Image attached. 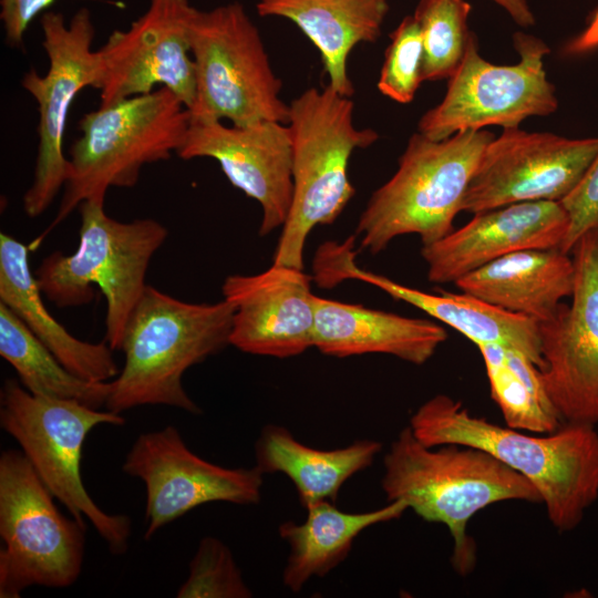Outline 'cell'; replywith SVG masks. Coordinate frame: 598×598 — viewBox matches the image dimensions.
Returning <instances> with one entry per match:
<instances>
[{"mask_svg":"<svg viewBox=\"0 0 598 598\" xmlns=\"http://www.w3.org/2000/svg\"><path fill=\"white\" fill-rule=\"evenodd\" d=\"M598 48V8L592 13L587 27L568 44L571 53H585Z\"/></svg>","mask_w":598,"mask_h":598,"instance_id":"34","label":"cell"},{"mask_svg":"<svg viewBox=\"0 0 598 598\" xmlns=\"http://www.w3.org/2000/svg\"><path fill=\"white\" fill-rule=\"evenodd\" d=\"M177 598H250L229 548L218 538L200 539L189 563L187 579L181 585Z\"/></svg>","mask_w":598,"mask_h":598,"instance_id":"30","label":"cell"},{"mask_svg":"<svg viewBox=\"0 0 598 598\" xmlns=\"http://www.w3.org/2000/svg\"><path fill=\"white\" fill-rule=\"evenodd\" d=\"M476 347L484 361L492 398L507 426L547 434L564 424L559 415L548 411L511 369L502 346L482 343Z\"/></svg>","mask_w":598,"mask_h":598,"instance_id":"29","label":"cell"},{"mask_svg":"<svg viewBox=\"0 0 598 598\" xmlns=\"http://www.w3.org/2000/svg\"><path fill=\"white\" fill-rule=\"evenodd\" d=\"M302 269L271 265L256 275H230L221 287L234 307L229 342L238 350L290 358L313 347L315 295Z\"/></svg>","mask_w":598,"mask_h":598,"instance_id":"19","label":"cell"},{"mask_svg":"<svg viewBox=\"0 0 598 598\" xmlns=\"http://www.w3.org/2000/svg\"><path fill=\"white\" fill-rule=\"evenodd\" d=\"M260 17L292 21L319 50L329 85L339 94L354 93L347 72L352 49L375 42L389 11L388 0H258Z\"/></svg>","mask_w":598,"mask_h":598,"instance_id":"24","label":"cell"},{"mask_svg":"<svg viewBox=\"0 0 598 598\" xmlns=\"http://www.w3.org/2000/svg\"><path fill=\"white\" fill-rule=\"evenodd\" d=\"M390 37L377 86L392 101L408 104L423 82V41L419 23L413 16H408Z\"/></svg>","mask_w":598,"mask_h":598,"instance_id":"31","label":"cell"},{"mask_svg":"<svg viewBox=\"0 0 598 598\" xmlns=\"http://www.w3.org/2000/svg\"><path fill=\"white\" fill-rule=\"evenodd\" d=\"M504 9L513 21L524 28L535 24L534 13L527 0H492Z\"/></svg>","mask_w":598,"mask_h":598,"instance_id":"35","label":"cell"},{"mask_svg":"<svg viewBox=\"0 0 598 598\" xmlns=\"http://www.w3.org/2000/svg\"><path fill=\"white\" fill-rule=\"evenodd\" d=\"M40 23L48 71L40 75L31 68L21 79L39 113L34 175L22 199L29 217L43 214L64 187L69 161L63 138L71 105L83 89H97L102 75L99 52L92 49L95 28L87 8H80L69 22L61 12L49 10Z\"/></svg>","mask_w":598,"mask_h":598,"instance_id":"12","label":"cell"},{"mask_svg":"<svg viewBox=\"0 0 598 598\" xmlns=\"http://www.w3.org/2000/svg\"><path fill=\"white\" fill-rule=\"evenodd\" d=\"M382 489L429 523L446 526L454 549L451 563L462 576L476 564V545L467 535L471 518L504 501L542 503L536 487L484 450L445 444L429 447L405 426L383 458Z\"/></svg>","mask_w":598,"mask_h":598,"instance_id":"2","label":"cell"},{"mask_svg":"<svg viewBox=\"0 0 598 598\" xmlns=\"http://www.w3.org/2000/svg\"><path fill=\"white\" fill-rule=\"evenodd\" d=\"M29 265V247L0 234V302L14 312L32 333L72 373L91 382L114 380L120 370L109 343H92L72 336L49 312Z\"/></svg>","mask_w":598,"mask_h":598,"instance_id":"23","label":"cell"},{"mask_svg":"<svg viewBox=\"0 0 598 598\" xmlns=\"http://www.w3.org/2000/svg\"><path fill=\"white\" fill-rule=\"evenodd\" d=\"M381 448L382 444L373 440H359L334 450L313 448L286 427L268 424L256 441L255 457L264 474H285L306 508L321 501L334 502L342 485L369 467Z\"/></svg>","mask_w":598,"mask_h":598,"instance_id":"26","label":"cell"},{"mask_svg":"<svg viewBox=\"0 0 598 598\" xmlns=\"http://www.w3.org/2000/svg\"><path fill=\"white\" fill-rule=\"evenodd\" d=\"M176 155L216 159L230 184L260 205V236L285 225L293 194L292 144L285 123L190 122Z\"/></svg>","mask_w":598,"mask_h":598,"instance_id":"17","label":"cell"},{"mask_svg":"<svg viewBox=\"0 0 598 598\" xmlns=\"http://www.w3.org/2000/svg\"><path fill=\"white\" fill-rule=\"evenodd\" d=\"M406 509L401 499L363 513L341 511L331 501L309 505L303 522L287 520L279 525V536L289 547L283 585L299 592L311 578L324 577L346 559L364 529L396 519Z\"/></svg>","mask_w":598,"mask_h":598,"instance_id":"25","label":"cell"},{"mask_svg":"<svg viewBox=\"0 0 598 598\" xmlns=\"http://www.w3.org/2000/svg\"><path fill=\"white\" fill-rule=\"evenodd\" d=\"M188 0H150L126 30H114L97 50L102 75L100 106L153 92L172 91L188 109L195 100Z\"/></svg>","mask_w":598,"mask_h":598,"instance_id":"16","label":"cell"},{"mask_svg":"<svg viewBox=\"0 0 598 598\" xmlns=\"http://www.w3.org/2000/svg\"><path fill=\"white\" fill-rule=\"evenodd\" d=\"M471 4L466 0H420L414 19L423 41V81L448 79L468 43Z\"/></svg>","mask_w":598,"mask_h":598,"instance_id":"28","label":"cell"},{"mask_svg":"<svg viewBox=\"0 0 598 598\" xmlns=\"http://www.w3.org/2000/svg\"><path fill=\"white\" fill-rule=\"evenodd\" d=\"M190 53L196 84L190 122L229 120L237 126L288 122L289 104L280 97L282 82L241 3L195 9Z\"/></svg>","mask_w":598,"mask_h":598,"instance_id":"9","label":"cell"},{"mask_svg":"<svg viewBox=\"0 0 598 598\" xmlns=\"http://www.w3.org/2000/svg\"><path fill=\"white\" fill-rule=\"evenodd\" d=\"M569 223L565 207L555 200L515 203L476 213L464 226L422 246L427 278L433 283H455L515 251L560 249Z\"/></svg>","mask_w":598,"mask_h":598,"instance_id":"20","label":"cell"},{"mask_svg":"<svg viewBox=\"0 0 598 598\" xmlns=\"http://www.w3.org/2000/svg\"><path fill=\"white\" fill-rule=\"evenodd\" d=\"M409 426L425 446L477 447L522 474L560 533L575 529L598 498V431L592 424L564 423L551 433H532L476 416L461 401L436 394L417 408Z\"/></svg>","mask_w":598,"mask_h":598,"instance_id":"1","label":"cell"},{"mask_svg":"<svg viewBox=\"0 0 598 598\" xmlns=\"http://www.w3.org/2000/svg\"><path fill=\"white\" fill-rule=\"evenodd\" d=\"M233 316L225 299L192 303L147 285L124 330L125 361L111 380L106 410L121 414L142 405H168L200 414L183 375L230 344Z\"/></svg>","mask_w":598,"mask_h":598,"instance_id":"3","label":"cell"},{"mask_svg":"<svg viewBox=\"0 0 598 598\" xmlns=\"http://www.w3.org/2000/svg\"><path fill=\"white\" fill-rule=\"evenodd\" d=\"M124 423L121 414L110 410L34 395L16 379L4 380L0 390L1 429L18 442L54 498L82 526L86 527L89 520L114 555H122L128 548L131 518L109 514L97 506L82 482L80 464L91 430L102 424Z\"/></svg>","mask_w":598,"mask_h":598,"instance_id":"8","label":"cell"},{"mask_svg":"<svg viewBox=\"0 0 598 598\" xmlns=\"http://www.w3.org/2000/svg\"><path fill=\"white\" fill-rule=\"evenodd\" d=\"M353 112L351 97L329 84L322 90L309 87L289 104L293 194L274 265L303 269L310 231L332 224L353 197L349 159L354 150L369 147L379 138L374 130L354 125Z\"/></svg>","mask_w":598,"mask_h":598,"instance_id":"4","label":"cell"},{"mask_svg":"<svg viewBox=\"0 0 598 598\" xmlns=\"http://www.w3.org/2000/svg\"><path fill=\"white\" fill-rule=\"evenodd\" d=\"M493 138L486 130L458 132L444 140L414 133L398 169L371 195L359 217L360 248L375 255L403 235H417L424 246L450 234Z\"/></svg>","mask_w":598,"mask_h":598,"instance_id":"5","label":"cell"},{"mask_svg":"<svg viewBox=\"0 0 598 598\" xmlns=\"http://www.w3.org/2000/svg\"><path fill=\"white\" fill-rule=\"evenodd\" d=\"M24 454L0 456V598L31 586L65 588L82 570L85 530L65 517Z\"/></svg>","mask_w":598,"mask_h":598,"instance_id":"10","label":"cell"},{"mask_svg":"<svg viewBox=\"0 0 598 598\" xmlns=\"http://www.w3.org/2000/svg\"><path fill=\"white\" fill-rule=\"evenodd\" d=\"M446 339V330L431 320L315 295L313 348L326 355L383 353L421 365Z\"/></svg>","mask_w":598,"mask_h":598,"instance_id":"21","label":"cell"},{"mask_svg":"<svg viewBox=\"0 0 598 598\" xmlns=\"http://www.w3.org/2000/svg\"><path fill=\"white\" fill-rule=\"evenodd\" d=\"M574 276V261L567 252L525 249L493 260L454 285L503 310L542 322L571 296Z\"/></svg>","mask_w":598,"mask_h":598,"instance_id":"22","label":"cell"},{"mask_svg":"<svg viewBox=\"0 0 598 598\" xmlns=\"http://www.w3.org/2000/svg\"><path fill=\"white\" fill-rule=\"evenodd\" d=\"M513 44L519 61L493 64L480 54L472 32L460 65L447 79L443 100L421 117L417 132L444 140L491 125L519 127L527 117L554 113L558 100L544 69L548 45L524 32L514 33Z\"/></svg>","mask_w":598,"mask_h":598,"instance_id":"11","label":"cell"},{"mask_svg":"<svg viewBox=\"0 0 598 598\" xmlns=\"http://www.w3.org/2000/svg\"><path fill=\"white\" fill-rule=\"evenodd\" d=\"M122 471L145 485V539L207 503L258 504L264 484L257 465L227 468L196 455L173 425L141 434Z\"/></svg>","mask_w":598,"mask_h":598,"instance_id":"15","label":"cell"},{"mask_svg":"<svg viewBox=\"0 0 598 598\" xmlns=\"http://www.w3.org/2000/svg\"><path fill=\"white\" fill-rule=\"evenodd\" d=\"M574 287L548 320L538 322L546 392L564 423H598V228L573 250Z\"/></svg>","mask_w":598,"mask_h":598,"instance_id":"13","label":"cell"},{"mask_svg":"<svg viewBox=\"0 0 598 598\" xmlns=\"http://www.w3.org/2000/svg\"><path fill=\"white\" fill-rule=\"evenodd\" d=\"M598 154V137L503 128L485 147L461 212L476 214L523 202H560L582 179Z\"/></svg>","mask_w":598,"mask_h":598,"instance_id":"14","label":"cell"},{"mask_svg":"<svg viewBox=\"0 0 598 598\" xmlns=\"http://www.w3.org/2000/svg\"><path fill=\"white\" fill-rule=\"evenodd\" d=\"M560 203L570 221L560 250L569 254L584 234L598 228V154L579 184Z\"/></svg>","mask_w":598,"mask_h":598,"instance_id":"32","label":"cell"},{"mask_svg":"<svg viewBox=\"0 0 598 598\" xmlns=\"http://www.w3.org/2000/svg\"><path fill=\"white\" fill-rule=\"evenodd\" d=\"M79 209L76 250L50 254L34 276L41 292L60 308L91 302L92 286H97L106 300V342L121 350L126 323L147 286L150 261L167 229L151 218L118 221L105 213L103 200H84Z\"/></svg>","mask_w":598,"mask_h":598,"instance_id":"7","label":"cell"},{"mask_svg":"<svg viewBox=\"0 0 598 598\" xmlns=\"http://www.w3.org/2000/svg\"><path fill=\"white\" fill-rule=\"evenodd\" d=\"M354 241L351 236L342 244L329 241L319 247L313 260V278L320 287L331 288L349 279L370 283L453 328L476 346L491 343L515 349L542 369L536 320L503 310L463 291L440 290L434 295L364 270L355 264Z\"/></svg>","mask_w":598,"mask_h":598,"instance_id":"18","label":"cell"},{"mask_svg":"<svg viewBox=\"0 0 598 598\" xmlns=\"http://www.w3.org/2000/svg\"><path fill=\"white\" fill-rule=\"evenodd\" d=\"M189 124V111L166 87L86 113L70 147L59 210L45 233L84 200L104 202L110 187L134 186L143 166L178 152Z\"/></svg>","mask_w":598,"mask_h":598,"instance_id":"6","label":"cell"},{"mask_svg":"<svg viewBox=\"0 0 598 598\" xmlns=\"http://www.w3.org/2000/svg\"><path fill=\"white\" fill-rule=\"evenodd\" d=\"M0 355L16 370L22 386L34 395L73 400L93 409L106 405L111 381L91 382L72 373L2 302Z\"/></svg>","mask_w":598,"mask_h":598,"instance_id":"27","label":"cell"},{"mask_svg":"<svg viewBox=\"0 0 598 598\" xmlns=\"http://www.w3.org/2000/svg\"><path fill=\"white\" fill-rule=\"evenodd\" d=\"M56 0H0V19L7 44L14 49L23 47L30 23L48 11Z\"/></svg>","mask_w":598,"mask_h":598,"instance_id":"33","label":"cell"}]
</instances>
